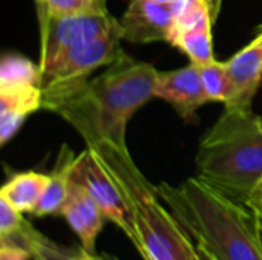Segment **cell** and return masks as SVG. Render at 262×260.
I'll use <instances>...</instances> for the list:
<instances>
[{
	"label": "cell",
	"mask_w": 262,
	"mask_h": 260,
	"mask_svg": "<svg viewBox=\"0 0 262 260\" xmlns=\"http://www.w3.org/2000/svg\"><path fill=\"white\" fill-rule=\"evenodd\" d=\"M158 70L121 54L95 78L43 89V109L60 115L86 146L106 139L123 149L130 118L155 98Z\"/></svg>",
	"instance_id": "1"
},
{
	"label": "cell",
	"mask_w": 262,
	"mask_h": 260,
	"mask_svg": "<svg viewBox=\"0 0 262 260\" xmlns=\"http://www.w3.org/2000/svg\"><path fill=\"white\" fill-rule=\"evenodd\" d=\"M157 190L192 242L216 260H262L259 224L244 204L196 176L178 187L161 182Z\"/></svg>",
	"instance_id": "2"
},
{
	"label": "cell",
	"mask_w": 262,
	"mask_h": 260,
	"mask_svg": "<svg viewBox=\"0 0 262 260\" xmlns=\"http://www.w3.org/2000/svg\"><path fill=\"white\" fill-rule=\"evenodd\" d=\"M86 147L121 190L137 233L134 247L143 260H196L195 244L166 204H161L157 187L141 173L129 150L106 139Z\"/></svg>",
	"instance_id": "3"
},
{
	"label": "cell",
	"mask_w": 262,
	"mask_h": 260,
	"mask_svg": "<svg viewBox=\"0 0 262 260\" xmlns=\"http://www.w3.org/2000/svg\"><path fill=\"white\" fill-rule=\"evenodd\" d=\"M196 178L244 204L262 178V124L252 107H227L206 132L195 156Z\"/></svg>",
	"instance_id": "4"
},
{
	"label": "cell",
	"mask_w": 262,
	"mask_h": 260,
	"mask_svg": "<svg viewBox=\"0 0 262 260\" xmlns=\"http://www.w3.org/2000/svg\"><path fill=\"white\" fill-rule=\"evenodd\" d=\"M41 25V70L72 48L94 41L120 28V21L107 9L78 14H48L38 12Z\"/></svg>",
	"instance_id": "5"
},
{
	"label": "cell",
	"mask_w": 262,
	"mask_h": 260,
	"mask_svg": "<svg viewBox=\"0 0 262 260\" xmlns=\"http://www.w3.org/2000/svg\"><path fill=\"white\" fill-rule=\"evenodd\" d=\"M121 28L101 38L72 48L41 70V87H58L88 80L98 67L109 66L121 54Z\"/></svg>",
	"instance_id": "6"
},
{
	"label": "cell",
	"mask_w": 262,
	"mask_h": 260,
	"mask_svg": "<svg viewBox=\"0 0 262 260\" xmlns=\"http://www.w3.org/2000/svg\"><path fill=\"white\" fill-rule=\"evenodd\" d=\"M71 179L88 190V193L94 198V201L104 213L106 219L115 224L135 245L137 233L127 202L124 201L123 193L114 178L109 175V172L103 167V164L89 147L77 155Z\"/></svg>",
	"instance_id": "7"
},
{
	"label": "cell",
	"mask_w": 262,
	"mask_h": 260,
	"mask_svg": "<svg viewBox=\"0 0 262 260\" xmlns=\"http://www.w3.org/2000/svg\"><path fill=\"white\" fill-rule=\"evenodd\" d=\"M118 21L126 41L169 43L175 25V8L149 0H129L127 9Z\"/></svg>",
	"instance_id": "8"
},
{
	"label": "cell",
	"mask_w": 262,
	"mask_h": 260,
	"mask_svg": "<svg viewBox=\"0 0 262 260\" xmlns=\"http://www.w3.org/2000/svg\"><path fill=\"white\" fill-rule=\"evenodd\" d=\"M155 98L169 103L184 121H193L196 110L209 103L198 64L190 63L181 69L160 72L155 84Z\"/></svg>",
	"instance_id": "9"
},
{
	"label": "cell",
	"mask_w": 262,
	"mask_h": 260,
	"mask_svg": "<svg viewBox=\"0 0 262 260\" xmlns=\"http://www.w3.org/2000/svg\"><path fill=\"white\" fill-rule=\"evenodd\" d=\"M60 216L64 218L71 230L80 239V248L89 256L98 254L95 248L97 238L107 219L88 190L72 179Z\"/></svg>",
	"instance_id": "10"
},
{
	"label": "cell",
	"mask_w": 262,
	"mask_h": 260,
	"mask_svg": "<svg viewBox=\"0 0 262 260\" xmlns=\"http://www.w3.org/2000/svg\"><path fill=\"white\" fill-rule=\"evenodd\" d=\"M232 95L227 107H252L262 81V40L256 38L226 61Z\"/></svg>",
	"instance_id": "11"
},
{
	"label": "cell",
	"mask_w": 262,
	"mask_h": 260,
	"mask_svg": "<svg viewBox=\"0 0 262 260\" xmlns=\"http://www.w3.org/2000/svg\"><path fill=\"white\" fill-rule=\"evenodd\" d=\"M43 109L40 84L0 86V144H8L29 115Z\"/></svg>",
	"instance_id": "12"
},
{
	"label": "cell",
	"mask_w": 262,
	"mask_h": 260,
	"mask_svg": "<svg viewBox=\"0 0 262 260\" xmlns=\"http://www.w3.org/2000/svg\"><path fill=\"white\" fill-rule=\"evenodd\" d=\"M75 155L69 149L68 144H63V147L58 152L57 162L49 173V182L46 185V190L32 213L37 218L45 216H60L61 207L64 204V199L68 196L69 184H71V173L75 162Z\"/></svg>",
	"instance_id": "13"
},
{
	"label": "cell",
	"mask_w": 262,
	"mask_h": 260,
	"mask_svg": "<svg viewBox=\"0 0 262 260\" xmlns=\"http://www.w3.org/2000/svg\"><path fill=\"white\" fill-rule=\"evenodd\" d=\"M0 241L12 242L21 245L31 253L32 260H92L81 248H66L51 241L40 231H37L28 221L21 225V228L6 238H0Z\"/></svg>",
	"instance_id": "14"
},
{
	"label": "cell",
	"mask_w": 262,
	"mask_h": 260,
	"mask_svg": "<svg viewBox=\"0 0 262 260\" xmlns=\"http://www.w3.org/2000/svg\"><path fill=\"white\" fill-rule=\"evenodd\" d=\"M49 182V175L20 172L12 175L0 190V198L21 213H34Z\"/></svg>",
	"instance_id": "15"
},
{
	"label": "cell",
	"mask_w": 262,
	"mask_h": 260,
	"mask_svg": "<svg viewBox=\"0 0 262 260\" xmlns=\"http://www.w3.org/2000/svg\"><path fill=\"white\" fill-rule=\"evenodd\" d=\"M169 44L178 48L184 52L190 63L206 64L215 60L213 57V41H212V29H192L177 32L170 37Z\"/></svg>",
	"instance_id": "16"
},
{
	"label": "cell",
	"mask_w": 262,
	"mask_h": 260,
	"mask_svg": "<svg viewBox=\"0 0 262 260\" xmlns=\"http://www.w3.org/2000/svg\"><path fill=\"white\" fill-rule=\"evenodd\" d=\"M8 84H40L41 67L18 54H5L0 63V86Z\"/></svg>",
	"instance_id": "17"
},
{
	"label": "cell",
	"mask_w": 262,
	"mask_h": 260,
	"mask_svg": "<svg viewBox=\"0 0 262 260\" xmlns=\"http://www.w3.org/2000/svg\"><path fill=\"white\" fill-rule=\"evenodd\" d=\"M198 67H200L201 81L207 100L215 103H223L226 106L230 101V95H232L226 63H220L213 60L206 64H198Z\"/></svg>",
	"instance_id": "18"
},
{
	"label": "cell",
	"mask_w": 262,
	"mask_h": 260,
	"mask_svg": "<svg viewBox=\"0 0 262 260\" xmlns=\"http://www.w3.org/2000/svg\"><path fill=\"white\" fill-rule=\"evenodd\" d=\"M107 0H45L38 5V12H48L55 15L78 14V12H97L106 11Z\"/></svg>",
	"instance_id": "19"
},
{
	"label": "cell",
	"mask_w": 262,
	"mask_h": 260,
	"mask_svg": "<svg viewBox=\"0 0 262 260\" xmlns=\"http://www.w3.org/2000/svg\"><path fill=\"white\" fill-rule=\"evenodd\" d=\"M23 213L12 207L8 201L0 198V238L11 236L17 233L25 224Z\"/></svg>",
	"instance_id": "20"
},
{
	"label": "cell",
	"mask_w": 262,
	"mask_h": 260,
	"mask_svg": "<svg viewBox=\"0 0 262 260\" xmlns=\"http://www.w3.org/2000/svg\"><path fill=\"white\" fill-rule=\"evenodd\" d=\"M31 253L21 245L0 241V260H29Z\"/></svg>",
	"instance_id": "21"
},
{
	"label": "cell",
	"mask_w": 262,
	"mask_h": 260,
	"mask_svg": "<svg viewBox=\"0 0 262 260\" xmlns=\"http://www.w3.org/2000/svg\"><path fill=\"white\" fill-rule=\"evenodd\" d=\"M246 207L255 215V218L258 219V224L262 225V178L250 192L246 201Z\"/></svg>",
	"instance_id": "22"
},
{
	"label": "cell",
	"mask_w": 262,
	"mask_h": 260,
	"mask_svg": "<svg viewBox=\"0 0 262 260\" xmlns=\"http://www.w3.org/2000/svg\"><path fill=\"white\" fill-rule=\"evenodd\" d=\"M195 251H196V260H216L200 244H195Z\"/></svg>",
	"instance_id": "23"
},
{
	"label": "cell",
	"mask_w": 262,
	"mask_h": 260,
	"mask_svg": "<svg viewBox=\"0 0 262 260\" xmlns=\"http://www.w3.org/2000/svg\"><path fill=\"white\" fill-rule=\"evenodd\" d=\"M206 2H207V5H209V9H210V14H212V17H213V20L216 21V17H218V12H220V9H221L223 0H206Z\"/></svg>",
	"instance_id": "24"
},
{
	"label": "cell",
	"mask_w": 262,
	"mask_h": 260,
	"mask_svg": "<svg viewBox=\"0 0 262 260\" xmlns=\"http://www.w3.org/2000/svg\"><path fill=\"white\" fill-rule=\"evenodd\" d=\"M92 260H118L117 257L111 256L109 253H101V254H95V256H91Z\"/></svg>",
	"instance_id": "25"
},
{
	"label": "cell",
	"mask_w": 262,
	"mask_h": 260,
	"mask_svg": "<svg viewBox=\"0 0 262 260\" xmlns=\"http://www.w3.org/2000/svg\"><path fill=\"white\" fill-rule=\"evenodd\" d=\"M149 2H154V3H160V5H169V6H173L178 0H149Z\"/></svg>",
	"instance_id": "26"
},
{
	"label": "cell",
	"mask_w": 262,
	"mask_h": 260,
	"mask_svg": "<svg viewBox=\"0 0 262 260\" xmlns=\"http://www.w3.org/2000/svg\"><path fill=\"white\" fill-rule=\"evenodd\" d=\"M35 2H37V5H41V3H43L45 0H35Z\"/></svg>",
	"instance_id": "27"
},
{
	"label": "cell",
	"mask_w": 262,
	"mask_h": 260,
	"mask_svg": "<svg viewBox=\"0 0 262 260\" xmlns=\"http://www.w3.org/2000/svg\"><path fill=\"white\" fill-rule=\"evenodd\" d=\"M259 233H261V242H262V225H259Z\"/></svg>",
	"instance_id": "28"
},
{
	"label": "cell",
	"mask_w": 262,
	"mask_h": 260,
	"mask_svg": "<svg viewBox=\"0 0 262 260\" xmlns=\"http://www.w3.org/2000/svg\"><path fill=\"white\" fill-rule=\"evenodd\" d=\"M258 37H259V38H261V40H262V26H261V32L258 34Z\"/></svg>",
	"instance_id": "29"
},
{
	"label": "cell",
	"mask_w": 262,
	"mask_h": 260,
	"mask_svg": "<svg viewBox=\"0 0 262 260\" xmlns=\"http://www.w3.org/2000/svg\"><path fill=\"white\" fill-rule=\"evenodd\" d=\"M261 124H262V116H261Z\"/></svg>",
	"instance_id": "30"
}]
</instances>
